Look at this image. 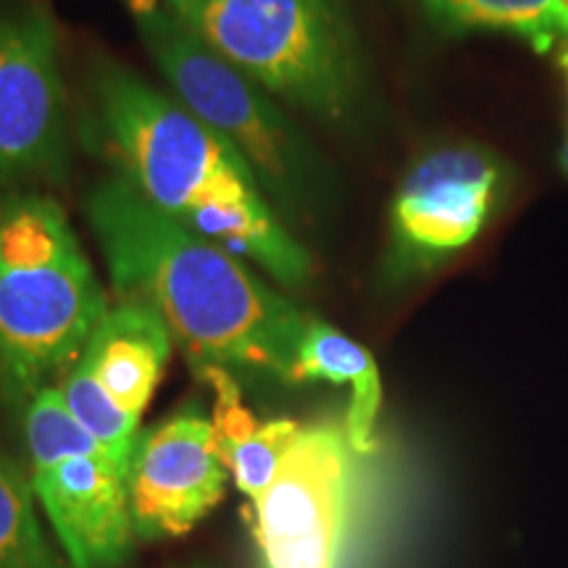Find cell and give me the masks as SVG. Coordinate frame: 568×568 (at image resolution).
Segmentation results:
<instances>
[{
    "label": "cell",
    "instance_id": "1",
    "mask_svg": "<svg viewBox=\"0 0 568 568\" xmlns=\"http://www.w3.org/2000/svg\"><path fill=\"white\" fill-rule=\"evenodd\" d=\"M84 211L119 301L153 308L197 374L243 368L293 382L311 316L243 258L153 209L122 174L92 184Z\"/></svg>",
    "mask_w": 568,
    "mask_h": 568
},
{
    "label": "cell",
    "instance_id": "2",
    "mask_svg": "<svg viewBox=\"0 0 568 568\" xmlns=\"http://www.w3.org/2000/svg\"><path fill=\"white\" fill-rule=\"evenodd\" d=\"M95 119L119 172L153 209L166 213L282 287L314 274L308 247L268 201L253 169L222 134L174 95L155 90L122 63L92 74Z\"/></svg>",
    "mask_w": 568,
    "mask_h": 568
},
{
    "label": "cell",
    "instance_id": "3",
    "mask_svg": "<svg viewBox=\"0 0 568 568\" xmlns=\"http://www.w3.org/2000/svg\"><path fill=\"white\" fill-rule=\"evenodd\" d=\"M67 211L19 190L0 203V376L17 397L55 387L109 314Z\"/></svg>",
    "mask_w": 568,
    "mask_h": 568
},
{
    "label": "cell",
    "instance_id": "4",
    "mask_svg": "<svg viewBox=\"0 0 568 568\" xmlns=\"http://www.w3.org/2000/svg\"><path fill=\"white\" fill-rule=\"evenodd\" d=\"M205 48L280 103L351 122L364 98V63L339 0H161Z\"/></svg>",
    "mask_w": 568,
    "mask_h": 568
},
{
    "label": "cell",
    "instance_id": "5",
    "mask_svg": "<svg viewBox=\"0 0 568 568\" xmlns=\"http://www.w3.org/2000/svg\"><path fill=\"white\" fill-rule=\"evenodd\" d=\"M132 13L176 101L237 148L284 224L314 219L324 209L329 182L316 148L282 103L205 48L159 0Z\"/></svg>",
    "mask_w": 568,
    "mask_h": 568
},
{
    "label": "cell",
    "instance_id": "6",
    "mask_svg": "<svg viewBox=\"0 0 568 568\" xmlns=\"http://www.w3.org/2000/svg\"><path fill=\"white\" fill-rule=\"evenodd\" d=\"M32 489L74 568H113L132 545L130 477L71 416L59 387H42L24 410Z\"/></svg>",
    "mask_w": 568,
    "mask_h": 568
},
{
    "label": "cell",
    "instance_id": "7",
    "mask_svg": "<svg viewBox=\"0 0 568 568\" xmlns=\"http://www.w3.org/2000/svg\"><path fill=\"white\" fill-rule=\"evenodd\" d=\"M69 166V103L59 27L45 6L0 9V184L32 190Z\"/></svg>",
    "mask_w": 568,
    "mask_h": 568
},
{
    "label": "cell",
    "instance_id": "8",
    "mask_svg": "<svg viewBox=\"0 0 568 568\" xmlns=\"http://www.w3.org/2000/svg\"><path fill=\"white\" fill-rule=\"evenodd\" d=\"M508 190L506 163L487 148L439 145L416 159L389 209L387 274L414 280L466 251Z\"/></svg>",
    "mask_w": 568,
    "mask_h": 568
},
{
    "label": "cell",
    "instance_id": "9",
    "mask_svg": "<svg viewBox=\"0 0 568 568\" xmlns=\"http://www.w3.org/2000/svg\"><path fill=\"white\" fill-rule=\"evenodd\" d=\"M353 445L337 424L303 426L255 500L264 568H339L351 521Z\"/></svg>",
    "mask_w": 568,
    "mask_h": 568
},
{
    "label": "cell",
    "instance_id": "10",
    "mask_svg": "<svg viewBox=\"0 0 568 568\" xmlns=\"http://www.w3.org/2000/svg\"><path fill=\"white\" fill-rule=\"evenodd\" d=\"M226 464L209 418L180 414L142 432L130 471V510L138 537H172L216 508Z\"/></svg>",
    "mask_w": 568,
    "mask_h": 568
},
{
    "label": "cell",
    "instance_id": "11",
    "mask_svg": "<svg viewBox=\"0 0 568 568\" xmlns=\"http://www.w3.org/2000/svg\"><path fill=\"white\" fill-rule=\"evenodd\" d=\"M174 337L148 305L119 301L92 332L82 364L126 414L140 418L159 387Z\"/></svg>",
    "mask_w": 568,
    "mask_h": 568
},
{
    "label": "cell",
    "instance_id": "12",
    "mask_svg": "<svg viewBox=\"0 0 568 568\" xmlns=\"http://www.w3.org/2000/svg\"><path fill=\"white\" fill-rule=\"evenodd\" d=\"M201 376L216 389V410H213L211 424L226 471L255 503L274 481L284 453L301 435L303 426L290 418H274L264 424L255 422V416L240 400V387L230 372L211 368Z\"/></svg>",
    "mask_w": 568,
    "mask_h": 568
},
{
    "label": "cell",
    "instance_id": "13",
    "mask_svg": "<svg viewBox=\"0 0 568 568\" xmlns=\"http://www.w3.org/2000/svg\"><path fill=\"white\" fill-rule=\"evenodd\" d=\"M293 382H332L353 389L345 432L355 453H372L382 408V376L374 355L337 326L311 316L297 347Z\"/></svg>",
    "mask_w": 568,
    "mask_h": 568
},
{
    "label": "cell",
    "instance_id": "14",
    "mask_svg": "<svg viewBox=\"0 0 568 568\" xmlns=\"http://www.w3.org/2000/svg\"><path fill=\"white\" fill-rule=\"evenodd\" d=\"M439 30L493 32L529 42L537 53L568 45V0H416Z\"/></svg>",
    "mask_w": 568,
    "mask_h": 568
},
{
    "label": "cell",
    "instance_id": "15",
    "mask_svg": "<svg viewBox=\"0 0 568 568\" xmlns=\"http://www.w3.org/2000/svg\"><path fill=\"white\" fill-rule=\"evenodd\" d=\"M55 387L61 389L63 403H67L71 416L90 432L92 439L109 453L113 464L130 477L134 447H138L140 439V418L126 414V410L105 393L101 382L92 376V372L82 364V361L71 368Z\"/></svg>",
    "mask_w": 568,
    "mask_h": 568
},
{
    "label": "cell",
    "instance_id": "16",
    "mask_svg": "<svg viewBox=\"0 0 568 568\" xmlns=\"http://www.w3.org/2000/svg\"><path fill=\"white\" fill-rule=\"evenodd\" d=\"M0 568H63L34 514L24 474L0 456Z\"/></svg>",
    "mask_w": 568,
    "mask_h": 568
},
{
    "label": "cell",
    "instance_id": "17",
    "mask_svg": "<svg viewBox=\"0 0 568 568\" xmlns=\"http://www.w3.org/2000/svg\"><path fill=\"white\" fill-rule=\"evenodd\" d=\"M558 163H560V172L568 180V130L564 132V140H560V148H558Z\"/></svg>",
    "mask_w": 568,
    "mask_h": 568
},
{
    "label": "cell",
    "instance_id": "18",
    "mask_svg": "<svg viewBox=\"0 0 568 568\" xmlns=\"http://www.w3.org/2000/svg\"><path fill=\"white\" fill-rule=\"evenodd\" d=\"M558 67H560V74H564V84H566V103H568V45H566V48H560Z\"/></svg>",
    "mask_w": 568,
    "mask_h": 568
},
{
    "label": "cell",
    "instance_id": "19",
    "mask_svg": "<svg viewBox=\"0 0 568 568\" xmlns=\"http://www.w3.org/2000/svg\"><path fill=\"white\" fill-rule=\"evenodd\" d=\"M142 3H153V0H132V9H134V6H142Z\"/></svg>",
    "mask_w": 568,
    "mask_h": 568
}]
</instances>
